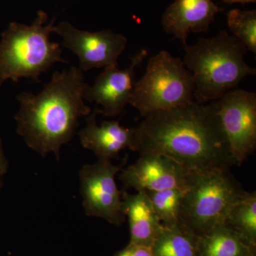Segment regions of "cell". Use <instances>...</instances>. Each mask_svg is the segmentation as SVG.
I'll use <instances>...</instances> for the list:
<instances>
[{
    "instance_id": "6",
    "label": "cell",
    "mask_w": 256,
    "mask_h": 256,
    "mask_svg": "<svg viewBox=\"0 0 256 256\" xmlns=\"http://www.w3.org/2000/svg\"><path fill=\"white\" fill-rule=\"evenodd\" d=\"M194 84L182 60L161 50L148 60L144 76L134 82L129 104L142 117L193 101Z\"/></svg>"
},
{
    "instance_id": "20",
    "label": "cell",
    "mask_w": 256,
    "mask_h": 256,
    "mask_svg": "<svg viewBox=\"0 0 256 256\" xmlns=\"http://www.w3.org/2000/svg\"><path fill=\"white\" fill-rule=\"evenodd\" d=\"M114 256H154L150 246L129 242L126 248L116 252Z\"/></svg>"
},
{
    "instance_id": "12",
    "label": "cell",
    "mask_w": 256,
    "mask_h": 256,
    "mask_svg": "<svg viewBox=\"0 0 256 256\" xmlns=\"http://www.w3.org/2000/svg\"><path fill=\"white\" fill-rule=\"evenodd\" d=\"M220 10L213 0H175L163 14L162 24L185 46L190 33L208 31Z\"/></svg>"
},
{
    "instance_id": "9",
    "label": "cell",
    "mask_w": 256,
    "mask_h": 256,
    "mask_svg": "<svg viewBox=\"0 0 256 256\" xmlns=\"http://www.w3.org/2000/svg\"><path fill=\"white\" fill-rule=\"evenodd\" d=\"M54 33L62 37L64 47L78 56L82 72L118 66V60L128 44L126 36L111 30L84 31L66 22L54 25Z\"/></svg>"
},
{
    "instance_id": "16",
    "label": "cell",
    "mask_w": 256,
    "mask_h": 256,
    "mask_svg": "<svg viewBox=\"0 0 256 256\" xmlns=\"http://www.w3.org/2000/svg\"><path fill=\"white\" fill-rule=\"evenodd\" d=\"M198 236L181 222L164 227L153 244L154 256H198Z\"/></svg>"
},
{
    "instance_id": "4",
    "label": "cell",
    "mask_w": 256,
    "mask_h": 256,
    "mask_svg": "<svg viewBox=\"0 0 256 256\" xmlns=\"http://www.w3.org/2000/svg\"><path fill=\"white\" fill-rule=\"evenodd\" d=\"M45 12L37 13L31 25L12 22L0 41V86L22 78L40 82V77L56 63L67 64L60 43L52 42L54 20L48 24Z\"/></svg>"
},
{
    "instance_id": "19",
    "label": "cell",
    "mask_w": 256,
    "mask_h": 256,
    "mask_svg": "<svg viewBox=\"0 0 256 256\" xmlns=\"http://www.w3.org/2000/svg\"><path fill=\"white\" fill-rule=\"evenodd\" d=\"M227 23L233 36L242 42L248 50H250L256 54V10H230L227 14Z\"/></svg>"
},
{
    "instance_id": "1",
    "label": "cell",
    "mask_w": 256,
    "mask_h": 256,
    "mask_svg": "<svg viewBox=\"0 0 256 256\" xmlns=\"http://www.w3.org/2000/svg\"><path fill=\"white\" fill-rule=\"evenodd\" d=\"M132 150L168 156L191 172L236 165L214 101H192L146 114L134 128Z\"/></svg>"
},
{
    "instance_id": "7",
    "label": "cell",
    "mask_w": 256,
    "mask_h": 256,
    "mask_svg": "<svg viewBox=\"0 0 256 256\" xmlns=\"http://www.w3.org/2000/svg\"><path fill=\"white\" fill-rule=\"evenodd\" d=\"M127 160L114 164L110 160L98 159L94 164L84 165L79 171L80 195L86 214L107 220L114 226L126 220L122 192L116 182V176Z\"/></svg>"
},
{
    "instance_id": "2",
    "label": "cell",
    "mask_w": 256,
    "mask_h": 256,
    "mask_svg": "<svg viewBox=\"0 0 256 256\" xmlns=\"http://www.w3.org/2000/svg\"><path fill=\"white\" fill-rule=\"evenodd\" d=\"M88 84L77 67L55 72L41 92L16 96V132L32 150L42 156L50 153L60 159L62 146L72 140L80 118L92 109L84 102Z\"/></svg>"
},
{
    "instance_id": "22",
    "label": "cell",
    "mask_w": 256,
    "mask_h": 256,
    "mask_svg": "<svg viewBox=\"0 0 256 256\" xmlns=\"http://www.w3.org/2000/svg\"><path fill=\"white\" fill-rule=\"evenodd\" d=\"M224 2L227 4H234V3H240V4H245L247 3L256 2V0H223Z\"/></svg>"
},
{
    "instance_id": "3",
    "label": "cell",
    "mask_w": 256,
    "mask_h": 256,
    "mask_svg": "<svg viewBox=\"0 0 256 256\" xmlns=\"http://www.w3.org/2000/svg\"><path fill=\"white\" fill-rule=\"evenodd\" d=\"M184 50L182 62L193 77L194 98L198 104L218 100L244 78L256 75V69L244 58L247 48L226 31L200 38L194 44L185 46Z\"/></svg>"
},
{
    "instance_id": "15",
    "label": "cell",
    "mask_w": 256,
    "mask_h": 256,
    "mask_svg": "<svg viewBox=\"0 0 256 256\" xmlns=\"http://www.w3.org/2000/svg\"><path fill=\"white\" fill-rule=\"evenodd\" d=\"M256 248L226 224L198 236V256H256Z\"/></svg>"
},
{
    "instance_id": "21",
    "label": "cell",
    "mask_w": 256,
    "mask_h": 256,
    "mask_svg": "<svg viewBox=\"0 0 256 256\" xmlns=\"http://www.w3.org/2000/svg\"><path fill=\"white\" fill-rule=\"evenodd\" d=\"M8 162L5 158L4 152H3L2 146L1 138H0V178L8 171Z\"/></svg>"
},
{
    "instance_id": "18",
    "label": "cell",
    "mask_w": 256,
    "mask_h": 256,
    "mask_svg": "<svg viewBox=\"0 0 256 256\" xmlns=\"http://www.w3.org/2000/svg\"><path fill=\"white\" fill-rule=\"evenodd\" d=\"M146 192L150 198L156 216L163 226H172L181 222L183 190L172 188Z\"/></svg>"
},
{
    "instance_id": "11",
    "label": "cell",
    "mask_w": 256,
    "mask_h": 256,
    "mask_svg": "<svg viewBox=\"0 0 256 256\" xmlns=\"http://www.w3.org/2000/svg\"><path fill=\"white\" fill-rule=\"evenodd\" d=\"M190 172L168 156L148 153L140 154L134 164L122 170L119 178L124 188L137 192L184 190Z\"/></svg>"
},
{
    "instance_id": "14",
    "label": "cell",
    "mask_w": 256,
    "mask_h": 256,
    "mask_svg": "<svg viewBox=\"0 0 256 256\" xmlns=\"http://www.w3.org/2000/svg\"><path fill=\"white\" fill-rule=\"evenodd\" d=\"M122 207L129 222L130 244L152 246L164 226L156 216L146 192L122 193Z\"/></svg>"
},
{
    "instance_id": "8",
    "label": "cell",
    "mask_w": 256,
    "mask_h": 256,
    "mask_svg": "<svg viewBox=\"0 0 256 256\" xmlns=\"http://www.w3.org/2000/svg\"><path fill=\"white\" fill-rule=\"evenodd\" d=\"M214 102L234 162L240 166L256 148V94L234 89Z\"/></svg>"
},
{
    "instance_id": "10",
    "label": "cell",
    "mask_w": 256,
    "mask_h": 256,
    "mask_svg": "<svg viewBox=\"0 0 256 256\" xmlns=\"http://www.w3.org/2000/svg\"><path fill=\"white\" fill-rule=\"evenodd\" d=\"M148 56V50L142 48L130 58V64L124 69L118 66L104 68L92 86L84 90V100L95 102L100 106L98 114L106 117H114L124 111L129 104L134 87V74L138 66Z\"/></svg>"
},
{
    "instance_id": "13",
    "label": "cell",
    "mask_w": 256,
    "mask_h": 256,
    "mask_svg": "<svg viewBox=\"0 0 256 256\" xmlns=\"http://www.w3.org/2000/svg\"><path fill=\"white\" fill-rule=\"evenodd\" d=\"M97 108L86 118L85 127L78 132L80 144L92 151L98 159L111 160L118 158L126 149L132 150L134 128L121 126L118 121H104L98 126L96 117Z\"/></svg>"
},
{
    "instance_id": "5",
    "label": "cell",
    "mask_w": 256,
    "mask_h": 256,
    "mask_svg": "<svg viewBox=\"0 0 256 256\" xmlns=\"http://www.w3.org/2000/svg\"><path fill=\"white\" fill-rule=\"evenodd\" d=\"M230 169L190 172L180 222L196 236L225 224L230 208L245 193Z\"/></svg>"
},
{
    "instance_id": "17",
    "label": "cell",
    "mask_w": 256,
    "mask_h": 256,
    "mask_svg": "<svg viewBox=\"0 0 256 256\" xmlns=\"http://www.w3.org/2000/svg\"><path fill=\"white\" fill-rule=\"evenodd\" d=\"M225 224L256 246V194L246 192L230 208Z\"/></svg>"
}]
</instances>
